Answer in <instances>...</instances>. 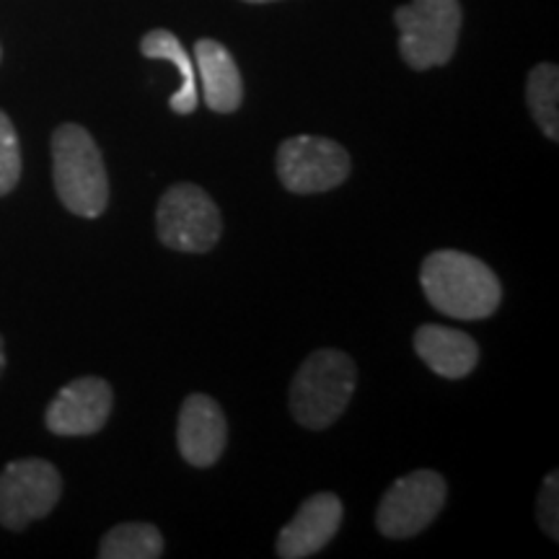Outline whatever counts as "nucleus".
I'll return each mask as SVG.
<instances>
[{
	"label": "nucleus",
	"instance_id": "1",
	"mask_svg": "<svg viewBox=\"0 0 559 559\" xmlns=\"http://www.w3.org/2000/svg\"><path fill=\"white\" fill-rule=\"evenodd\" d=\"M419 283L432 309L451 319H487L502 300L498 275L464 251H432L419 270Z\"/></svg>",
	"mask_w": 559,
	"mask_h": 559
},
{
	"label": "nucleus",
	"instance_id": "2",
	"mask_svg": "<svg viewBox=\"0 0 559 559\" xmlns=\"http://www.w3.org/2000/svg\"><path fill=\"white\" fill-rule=\"evenodd\" d=\"M52 177L62 205L81 218H99L109 202L102 151L81 124H60L52 135Z\"/></svg>",
	"mask_w": 559,
	"mask_h": 559
},
{
	"label": "nucleus",
	"instance_id": "3",
	"mask_svg": "<svg viewBox=\"0 0 559 559\" xmlns=\"http://www.w3.org/2000/svg\"><path fill=\"white\" fill-rule=\"evenodd\" d=\"M358 386V368L342 349H317L290 383V412L298 425L326 430L345 415Z\"/></svg>",
	"mask_w": 559,
	"mask_h": 559
},
{
	"label": "nucleus",
	"instance_id": "4",
	"mask_svg": "<svg viewBox=\"0 0 559 559\" xmlns=\"http://www.w3.org/2000/svg\"><path fill=\"white\" fill-rule=\"evenodd\" d=\"M394 21L404 62L415 70H428L453 58L464 16L459 0H412L396 9Z\"/></svg>",
	"mask_w": 559,
	"mask_h": 559
},
{
	"label": "nucleus",
	"instance_id": "5",
	"mask_svg": "<svg viewBox=\"0 0 559 559\" xmlns=\"http://www.w3.org/2000/svg\"><path fill=\"white\" fill-rule=\"evenodd\" d=\"M158 239L174 251L202 254L221 239V213L213 198L198 185H174L156 210Z\"/></svg>",
	"mask_w": 559,
	"mask_h": 559
},
{
	"label": "nucleus",
	"instance_id": "6",
	"mask_svg": "<svg viewBox=\"0 0 559 559\" xmlns=\"http://www.w3.org/2000/svg\"><path fill=\"white\" fill-rule=\"evenodd\" d=\"M62 495L60 472L45 459L11 461L0 474V526L21 531L52 513Z\"/></svg>",
	"mask_w": 559,
	"mask_h": 559
},
{
	"label": "nucleus",
	"instance_id": "7",
	"mask_svg": "<svg viewBox=\"0 0 559 559\" xmlns=\"http://www.w3.org/2000/svg\"><path fill=\"white\" fill-rule=\"evenodd\" d=\"M445 479L432 469H417L396 479L383 495L376 526L389 539H412L438 519L445 506Z\"/></svg>",
	"mask_w": 559,
	"mask_h": 559
},
{
	"label": "nucleus",
	"instance_id": "8",
	"mask_svg": "<svg viewBox=\"0 0 559 559\" xmlns=\"http://www.w3.org/2000/svg\"><path fill=\"white\" fill-rule=\"evenodd\" d=\"M349 174V156L330 138L296 135L277 151V177L293 194H317L340 187Z\"/></svg>",
	"mask_w": 559,
	"mask_h": 559
},
{
	"label": "nucleus",
	"instance_id": "9",
	"mask_svg": "<svg viewBox=\"0 0 559 559\" xmlns=\"http://www.w3.org/2000/svg\"><path fill=\"white\" fill-rule=\"evenodd\" d=\"M111 396L109 383L96 376L70 381L60 389L50 407H47L45 423L55 436H94L99 432L111 415Z\"/></svg>",
	"mask_w": 559,
	"mask_h": 559
},
{
	"label": "nucleus",
	"instance_id": "10",
	"mask_svg": "<svg viewBox=\"0 0 559 559\" xmlns=\"http://www.w3.org/2000/svg\"><path fill=\"white\" fill-rule=\"evenodd\" d=\"M228 440L226 415L207 394L187 396L179 412L177 443L187 464L207 469L223 456Z\"/></svg>",
	"mask_w": 559,
	"mask_h": 559
},
{
	"label": "nucleus",
	"instance_id": "11",
	"mask_svg": "<svg viewBox=\"0 0 559 559\" xmlns=\"http://www.w3.org/2000/svg\"><path fill=\"white\" fill-rule=\"evenodd\" d=\"M342 526V500L332 492L311 495L293 521L280 531L277 555L283 559H304L321 551Z\"/></svg>",
	"mask_w": 559,
	"mask_h": 559
},
{
	"label": "nucleus",
	"instance_id": "12",
	"mask_svg": "<svg viewBox=\"0 0 559 559\" xmlns=\"http://www.w3.org/2000/svg\"><path fill=\"white\" fill-rule=\"evenodd\" d=\"M419 360L443 379H464L479 362V347L466 332L451 326L425 324L415 334Z\"/></svg>",
	"mask_w": 559,
	"mask_h": 559
},
{
	"label": "nucleus",
	"instance_id": "13",
	"mask_svg": "<svg viewBox=\"0 0 559 559\" xmlns=\"http://www.w3.org/2000/svg\"><path fill=\"white\" fill-rule=\"evenodd\" d=\"M194 58L202 81V96L205 104L218 115H230L241 107L243 102V83L236 60L221 41L200 39L194 45Z\"/></svg>",
	"mask_w": 559,
	"mask_h": 559
},
{
	"label": "nucleus",
	"instance_id": "14",
	"mask_svg": "<svg viewBox=\"0 0 559 559\" xmlns=\"http://www.w3.org/2000/svg\"><path fill=\"white\" fill-rule=\"evenodd\" d=\"M140 52L151 60H169L177 66V73L181 75V88L171 96L169 107L177 115H192L198 109V73H194L190 55L181 47V41L171 32L153 29L140 41Z\"/></svg>",
	"mask_w": 559,
	"mask_h": 559
},
{
	"label": "nucleus",
	"instance_id": "15",
	"mask_svg": "<svg viewBox=\"0 0 559 559\" xmlns=\"http://www.w3.org/2000/svg\"><path fill=\"white\" fill-rule=\"evenodd\" d=\"M526 99L544 135L551 143L559 140V68L555 62H542L528 73Z\"/></svg>",
	"mask_w": 559,
	"mask_h": 559
},
{
	"label": "nucleus",
	"instance_id": "16",
	"mask_svg": "<svg viewBox=\"0 0 559 559\" xmlns=\"http://www.w3.org/2000/svg\"><path fill=\"white\" fill-rule=\"evenodd\" d=\"M164 539L151 523H120L99 544L102 559H158Z\"/></svg>",
	"mask_w": 559,
	"mask_h": 559
},
{
	"label": "nucleus",
	"instance_id": "17",
	"mask_svg": "<svg viewBox=\"0 0 559 559\" xmlns=\"http://www.w3.org/2000/svg\"><path fill=\"white\" fill-rule=\"evenodd\" d=\"M21 179V145L11 117L0 109V198L16 190Z\"/></svg>",
	"mask_w": 559,
	"mask_h": 559
},
{
	"label": "nucleus",
	"instance_id": "18",
	"mask_svg": "<svg viewBox=\"0 0 559 559\" xmlns=\"http://www.w3.org/2000/svg\"><path fill=\"white\" fill-rule=\"evenodd\" d=\"M536 515H539V523L544 534L549 536L551 542L559 539V474L551 472L547 479H544L539 500H536Z\"/></svg>",
	"mask_w": 559,
	"mask_h": 559
},
{
	"label": "nucleus",
	"instance_id": "19",
	"mask_svg": "<svg viewBox=\"0 0 559 559\" xmlns=\"http://www.w3.org/2000/svg\"><path fill=\"white\" fill-rule=\"evenodd\" d=\"M5 368V349H3V337H0V373H3Z\"/></svg>",
	"mask_w": 559,
	"mask_h": 559
},
{
	"label": "nucleus",
	"instance_id": "20",
	"mask_svg": "<svg viewBox=\"0 0 559 559\" xmlns=\"http://www.w3.org/2000/svg\"><path fill=\"white\" fill-rule=\"evenodd\" d=\"M243 3H272V0H243Z\"/></svg>",
	"mask_w": 559,
	"mask_h": 559
}]
</instances>
